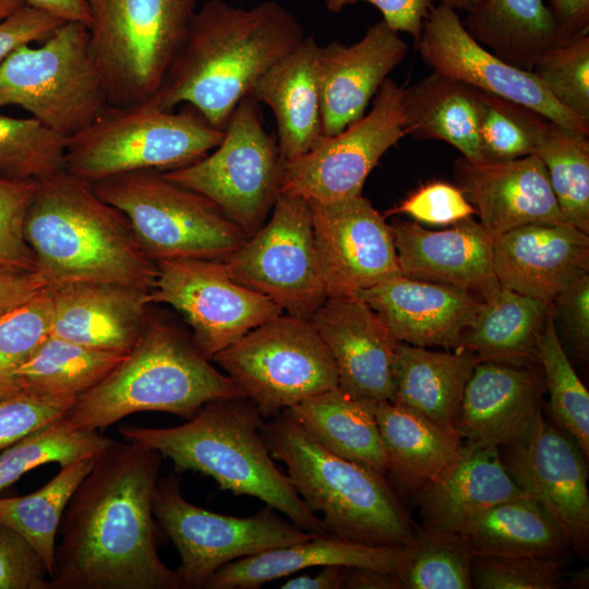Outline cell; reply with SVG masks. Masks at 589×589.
Here are the masks:
<instances>
[{"label":"cell","instance_id":"obj_47","mask_svg":"<svg viewBox=\"0 0 589 589\" xmlns=\"http://www.w3.org/2000/svg\"><path fill=\"white\" fill-rule=\"evenodd\" d=\"M52 296L50 286L0 312V398L14 371L50 334Z\"/></svg>","mask_w":589,"mask_h":589},{"label":"cell","instance_id":"obj_21","mask_svg":"<svg viewBox=\"0 0 589 589\" xmlns=\"http://www.w3.org/2000/svg\"><path fill=\"white\" fill-rule=\"evenodd\" d=\"M408 45L383 20L363 37L333 40L317 50L320 106L324 137L341 132L365 115L382 83L405 59Z\"/></svg>","mask_w":589,"mask_h":589},{"label":"cell","instance_id":"obj_28","mask_svg":"<svg viewBox=\"0 0 589 589\" xmlns=\"http://www.w3.org/2000/svg\"><path fill=\"white\" fill-rule=\"evenodd\" d=\"M422 528L458 533L492 506L526 494L505 469L498 447L464 442L458 454L417 493Z\"/></svg>","mask_w":589,"mask_h":589},{"label":"cell","instance_id":"obj_17","mask_svg":"<svg viewBox=\"0 0 589 589\" xmlns=\"http://www.w3.org/2000/svg\"><path fill=\"white\" fill-rule=\"evenodd\" d=\"M514 482L555 521L569 548L589 550L587 457L576 441L541 416L518 442L500 448Z\"/></svg>","mask_w":589,"mask_h":589},{"label":"cell","instance_id":"obj_39","mask_svg":"<svg viewBox=\"0 0 589 589\" xmlns=\"http://www.w3.org/2000/svg\"><path fill=\"white\" fill-rule=\"evenodd\" d=\"M95 457L62 466L49 482L31 494L0 497V522L13 528L32 544L46 563L50 578L62 516Z\"/></svg>","mask_w":589,"mask_h":589},{"label":"cell","instance_id":"obj_8","mask_svg":"<svg viewBox=\"0 0 589 589\" xmlns=\"http://www.w3.org/2000/svg\"><path fill=\"white\" fill-rule=\"evenodd\" d=\"M91 50L107 104L152 99L180 48L197 0H86Z\"/></svg>","mask_w":589,"mask_h":589},{"label":"cell","instance_id":"obj_57","mask_svg":"<svg viewBox=\"0 0 589 589\" xmlns=\"http://www.w3.org/2000/svg\"><path fill=\"white\" fill-rule=\"evenodd\" d=\"M546 4L570 37L589 29V0H548Z\"/></svg>","mask_w":589,"mask_h":589},{"label":"cell","instance_id":"obj_50","mask_svg":"<svg viewBox=\"0 0 589 589\" xmlns=\"http://www.w3.org/2000/svg\"><path fill=\"white\" fill-rule=\"evenodd\" d=\"M74 397L12 395L0 398V452L27 433L64 416Z\"/></svg>","mask_w":589,"mask_h":589},{"label":"cell","instance_id":"obj_29","mask_svg":"<svg viewBox=\"0 0 589 589\" xmlns=\"http://www.w3.org/2000/svg\"><path fill=\"white\" fill-rule=\"evenodd\" d=\"M318 46L313 35H306L260 77L250 93L274 115L283 161L308 153L325 139L317 76Z\"/></svg>","mask_w":589,"mask_h":589},{"label":"cell","instance_id":"obj_34","mask_svg":"<svg viewBox=\"0 0 589 589\" xmlns=\"http://www.w3.org/2000/svg\"><path fill=\"white\" fill-rule=\"evenodd\" d=\"M481 91L433 72L402 89L404 128L417 140H442L472 163L484 161L479 142Z\"/></svg>","mask_w":589,"mask_h":589},{"label":"cell","instance_id":"obj_18","mask_svg":"<svg viewBox=\"0 0 589 589\" xmlns=\"http://www.w3.org/2000/svg\"><path fill=\"white\" fill-rule=\"evenodd\" d=\"M309 206L327 298L353 296L401 275L392 227L362 194Z\"/></svg>","mask_w":589,"mask_h":589},{"label":"cell","instance_id":"obj_43","mask_svg":"<svg viewBox=\"0 0 589 589\" xmlns=\"http://www.w3.org/2000/svg\"><path fill=\"white\" fill-rule=\"evenodd\" d=\"M472 555L457 533L417 528L404 546L396 577L400 589H470Z\"/></svg>","mask_w":589,"mask_h":589},{"label":"cell","instance_id":"obj_42","mask_svg":"<svg viewBox=\"0 0 589 589\" xmlns=\"http://www.w3.org/2000/svg\"><path fill=\"white\" fill-rule=\"evenodd\" d=\"M538 363L549 393L553 424L589 456V393L570 363L550 313L537 341Z\"/></svg>","mask_w":589,"mask_h":589},{"label":"cell","instance_id":"obj_54","mask_svg":"<svg viewBox=\"0 0 589 589\" xmlns=\"http://www.w3.org/2000/svg\"><path fill=\"white\" fill-rule=\"evenodd\" d=\"M62 23L61 19L24 3L0 21V62L23 45L43 41Z\"/></svg>","mask_w":589,"mask_h":589},{"label":"cell","instance_id":"obj_26","mask_svg":"<svg viewBox=\"0 0 589 589\" xmlns=\"http://www.w3.org/2000/svg\"><path fill=\"white\" fill-rule=\"evenodd\" d=\"M50 289V335L87 348L127 354L145 329L149 291L100 281L64 283Z\"/></svg>","mask_w":589,"mask_h":589},{"label":"cell","instance_id":"obj_3","mask_svg":"<svg viewBox=\"0 0 589 589\" xmlns=\"http://www.w3.org/2000/svg\"><path fill=\"white\" fill-rule=\"evenodd\" d=\"M24 236L50 286L113 283L151 291L157 266L125 215L65 170L37 181Z\"/></svg>","mask_w":589,"mask_h":589},{"label":"cell","instance_id":"obj_32","mask_svg":"<svg viewBox=\"0 0 589 589\" xmlns=\"http://www.w3.org/2000/svg\"><path fill=\"white\" fill-rule=\"evenodd\" d=\"M461 23L494 56L527 71L572 38L544 0H478Z\"/></svg>","mask_w":589,"mask_h":589},{"label":"cell","instance_id":"obj_61","mask_svg":"<svg viewBox=\"0 0 589 589\" xmlns=\"http://www.w3.org/2000/svg\"><path fill=\"white\" fill-rule=\"evenodd\" d=\"M569 578V581H567V585H573L575 588H587L588 587V568L575 572L567 576Z\"/></svg>","mask_w":589,"mask_h":589},{"label":"cell","instance_id":"obj_24","mask_svg":"<svg viewBox=\"0 0 589 589\" xmlns=\"http://www.w3.org/2000/svg\"><path fill=\"white\" fill-rule=\"evenodd\" d=\"M543 384L534 365L478 361L457 423L464 442L501 448L525 437L542 416Z\"/></svg>","mask_w":589,"mask_h":589},{"label":"cell","instance_id":"obj_20","mask_svg":"<svg viewBox=\"0 0 589 589\" xmlns=\"http://www.w3.org/2000/svg\"><path fill=\"white\" fill-rule=\"evenodd\" d=\"M328 348L338 387L359 400H392L399 340L358 294L327 298L311 317Z\"/></svg>","mask_w":589,"mask_h":589},{"label":"cell","instance_id":"obj_23","mask_svg":"<svg viewBox=\"0 0 589 589\" xmlns=\"http://www.w3.org/2000/svg\"><path fill=\"white\" fill-rule=\"evenodd\" d=\"M390 227L401 275L465 289L482 300L501 289L494 238L472 216L440 231L399 219Z\"/></svg>","mask_w":589,"mask_h":589},{"label":"cell","instance_id":"obj_55","mask_svg":"<svg viewBox=\"0 0 589 589\" xmlns=\"http://www.w3.org/2000/svg\"><path fill=\"white\" fill-rule=\"evenodd\" d=\"M327 11L340 13L346 7L359 1L378 9L383 21L395 32L412 36L414 45L420 40L423 24L432 8V0H324Z\"/></svg>","mask_w":589,"mask_h":589},{"label":"cell","instance_id":"obj_52","mask_svg":"<svg viewBox=\"0 0 589 589\" xmlns=\"http://www.w3.org/2000/svg\"><path fill=\"white\" fill-rule=\"evenodd\" d=\"M392 213H405L430 225H455L476 214L458 187L431 182L411 193Z\"/></svg>","mask_w":589,"mask_h":589},{"label":"cell","instance_id":"obj_37","mask_svg":"<svg viewBox=\"0 0 589 589\" xmlns=\"http://www.w3.org/2000/svg\"><path fill=\"white\" fill-rule=\"evenodd\" d=\"M457 534L472 556H561L569 548L560 527L529 495L492 506Z\"/></svg>","mask_w":589,"mask_h":589},{"label":"cell","instance_id":"obj_5","mask_svg":"<svg viewBox=\"0 0 589 589\" xmlns=\"http://www.w3.org/2000/svg\"><path fill=\"white\" fill-rule=\"evenodd\" d=\"M243 397L180 330L148 316L133 349L65 413L77 429H105L136 412L190 420L207 402Z\"/></svg>","mask_w":589,"mask_h":589},{"label":"cell","instance_id":"obj_59","mask_svg":"<svg viewBox=\"0 0 589 589\" xmlns=\"http://www.w3.org/2000/svg\"><path fill=\"white\" fill-rule=\"evenodd\" d=\"M25 4L50 13L64 22H91L86 0H23Z\"/></svg>","mask_w":589,"mask_h":589},{"label":"cell","instance_id":"obj_60","mask_svg":"<svg viewBox=\"0 0 589 589\" xmlns=\"http://www.w3.org/2000/svg\"><path fill=\"white\" fill-rule=\"evenodd\" d=\"M344 588L400 589L396 574L369 568H347Z\"/></svg>","mask_w":589,"mask_h":589},{"label":"cell","instance_id":"obj_51","mask_svg":"<svg viewBox=\"0 0 589 589\" xmlns=\"http://www.w3.org/2000/svg\"><path fill=\"white\" fill-rule=\"evenodd\" d=\"M0 589H50L41 556L13 528L0 522Z\"/></svg>","mask_w":589,"mask_h":589},{"label":"cell","instance_id":"obj_49","mask_svg":"<svg viewBox=\"0 0 589 589\" xmlns=\"http://www.w3.org/2000/svg\"><path fill=\"white\" fill-rule=\"evenodd\" d=\"M36 188L37 181L0 177V263L38 268L24 236V221Z\"/></svg>","mask_w":589,"mask_h":589},{"label":"cell","instance_id":"obj_63","mask_svg":"<svg viewBox=\"0 0 589 589\" xmlns=\"http://www.w3.org/2000/svg\"><path fill=\"white\" fill-rule=\"evenodd\" d=\"M440 3L447 4L454 9H458L468 13L473 9L478 0H438Z\"/></svg>","mask_w":589,"mask_h":589},{"label":"cell","instance_id":"obj_38","mask_svg":"<svg viewBox=\"0 0 589 589\" xmlns=\"http://www.w3.org/2000/svg\"><path fill=\"white\" fill-rule=\"evenodd\" d=\"M124 356L87 348L49 334L14 371L2 397L77 398L101 381Z\"/></svg>","mask_w":589,"mask_h":589},{"label":"cell","instance_id":"obj_16","mask_svg":"<svg viewBox=\"0 0 589 589\" xmlns=\"http://www.w3.org/2000/svg\"><path fill=\"white\" fill-rule=\"evenodd\" d=\"M151 303L181 313L196 348L212 358L251 329L284 313L267 297L232 279L223 260L175 259L156 263Z\"/></svg>","mask_w":589,"mask_h":589},{"label":"cell","instance_id":"obj_40","mask_svg":"<svg viewBox=\"0 0 589 589\" xmlns=\"http://www.w3.org/2000/svg\"><path fill=\"white\" fill-rule=\"evenodd\" d=\"M588 135L548 120L534 151L545 167L565 219L586 233H589Z\"/></svg>","mask_w":589,"mask_h":589},{"label":"cell","instance_id":"obj_6","mask_svg":"<svg viewBox=\"0 0 589 589\" xmlns=\"http://www.w3.org/2000/svg\"><path fill=\"white\" fill-rule=\"evenodd\" d=\"M261 434L308 508L323 514L330 536L382 546L412 541L417 527L385 476L326 450L286 411L263 420Z\"/></svg>","mask_w":589,"mask_h":589},{"label":"cell","instance_id":"obj_41","mask_svg":"<svg viewBox=\"0 0 589 589\" xmlns=\"http://www.w3.org/2000/svg\"><path fill=\"white\" fill-rule=\"evenodd\" d=\"M112 438L97 430L75 428L64 416L27 433L0 455V492L23 474L45 464L61 467L95 457Z\"/></svg>","mask_w":589,"mask_h":589},{"label":"cell","instance_id":"obj_13","mask_svg":"<svg viewBox=\"0 0 589 589\" xmlns=\"http://www.w3.org/2000/svg\"><path fill=\"white\" fill-rule=\"evenodd\" d=\"M153 514L175 544L181 588H204L223 566L272 549L308 541L304 531L269 506L250 517L221 515L188 502L175 473L157 480Z\"/></svg>","mask_w":589,"mask_h":589},{"label":"cell","instance_id":"obj_22","mask_svg":"<svg viewBox=\"0 0 589 589\" xmlns=\"http://www.w3.org/2000/svg\"><path fill=\"white\" fill-rule=\"evenodd\" d=\"M454 172L457 187L493 238L526 225L568 224L534 154L506 161L472 163L461 157Z\"/></svg>","mask_w":589,"mask_h":589},{"label":"cell","instance_id":"obj_45","mask_svg":"<svg viewBox=\"0 0 589 589\" xmlns=\"http://www.w3.org/2000/svg\"><path fill=\"white\" fill-rule=\"evenodd\" d=\"M548 119L536 110L481 92L479 142L484 161H506L534 154Z\"/></svg>","mask_w":589,"mask_h":589},{"label":"cell","instance_id":"obj_7","mask_svg":"<svg viewBox=\"0 0 589 589\" xmlns=\"http://www.w3.org/2000/svg\"><path fill=\"white\" fill-rule=\"evenodd\" d=\"M223 137L224 130L190 106L176 112L159 108L154 98L130 106L106 104L67 137L64 170L88 183L140 170L165 172L204 157Z\"/></svg>","mask_w":589,"mask_h":589},{"label":"cell","instance_id":"obj_36","mask_svg":"<svg viewBox=\"0 0 589 589\" xmlns=\"http://www.w3.org/2000/svg\"><path fill=\"white\" fill-rule=\"evenodd\" d=\"M549 314L544 301L501 287L483 301L456 350L470 351L479 361L534 365L538 336Z\"/></svg>","mask_w":589,"mask_h":589},{"label":"cell","instance_id":"obj_12","mask_svg":"<svg viewBox=\"0 0 589 589\" xmlns=\"http://www.w3.org/2000/svg\"><path fill=\"white\" fill-rule=\"evenodd\" d=\"M283 160L264 128L260 104L244 97L221 142L204 157L163 172L218 206L249 237L266 221L279 195Z\"/></svg>","mask_w":589,"mask_h":589},{"label":"cell","instance_id":"obj_2","mask_svg":"<svg viewBox=\"0 0 589 589\" xmlns=\"http://www.w3.org/2000/svg\"><path fill=\"white\" fill-rule=\"evenodd\" d=\"M305 36L299 20L277 1L247 9L207 0L192 15L153 98L169 111L185 104L225 130L260 77Z\"/></svg>","mask_w":589,"mask_h":589},{"label":"cell","instance_id":"obj_19","mask_svg":"<svg viewBox=\"0 0 589 589\" xmlns=\"http://www.w3.org/2000/svg\"><path fill=\"white\" fill-rule=\"evenodd\" d=\"M416 48L433 72L516 101L550 121L589 134V121L561 106L532 71L501 60L477 43L453 7L432 5Z\"/></svg>","mask_w":589,"mask_h":589},{"label":"cell","instance_id":"obj_4","mask_svg":"<svg viewBox=\"0 0 589 589\" xmlns=\"http://www.w3.org/2000/svg\"><path fill=\"white\" fill-rule=\"evenodd\" d=\"M263 420L248 398L233 397L205 404L177 426L124 424L119 433L170 459L176 472L212 477L220 490L256 497L304 531L328 536L323 520L308 508L287 473L274 462L261 434Z\"/></svg>","mask_w":589,"mask_h":589},{"label":"cell","instance_id":"obj_11","mask_svg":"<svg viewBox=\"0 0 589 589\" xmlns=\"http://www.w3.org/2000/svg\"><path fill=\"white\" fill-rule=\"evenodd\" d=\"M212 361L264 420L338 387L335 362L311 321L289 314L251 329Z\"/></svg>","mask_w":589,"mask_h":589},{"label":"cell","instance_id":"obj_33","mask_svg":"<svg viewBox=\"0 0 589 589\" xmlns=\"http://www.w3.org/2000/svg\"><path fill=\"white\" fill-rule=\"evenodd\" d=\"M479 360L470 351H434L399 341L390 401L457 429L465 388Z\"/></svg>","mask_w":589,"mask_h":589},{"label":"cell","instance_id":"obj_46","mask_svg":"<svg viewBox=\"0 0 589 589\" xmlns=\"http://www.w3.org/2000/svg\"><path fill=\"white\" fill-rule=\"evenodd\" d=\"M532 72L561 106L589 121L588 31L546 52Z\"/></svg>","mask_w":589,"mask_h":589},{"label":"cell","instance_id":"obj_64","mask_svg":"<svg viewBox=\"0 0 589 589\" xmlns=\"http://www.w3.org/2000/svg\"><path fill=\"white\" fill-rule=\"evenodd\" d=\"M232 1H238V2H240V1H244V0H232Z\"/></svg>","mask_w":589,"mask_h":589},{"label":"cell","instance_id":"obj_44","mask_svg":"<svg viewBox=\"0 0 589 589\" xmlns=\"http://www.w3.org/2000/svg\"><path fill=\"white\" fill-rule=\"evenodd\" d=\"M67 137L33 117L0 113V177L39 181L64 170Z\"/></svg>","mask_w":589,"mask_h":589},{"label":"cell","instance_id":"obj_27","mask_svg":"<svg viewBox=\"0 0 589 589\" xmlns=\"http://www.w3.org/2000/svg\"><path fill=\"white\" fill-rule=\"evenodd\" d=\"M501 287L550 304L589 272V233L572 225H526L494 238Z\"/></svg>","mask_w":589,"mask_h":589},{"label":"cell","instance_id":"obj_48","mask_svg":"<svg viewBox=\"0 0 589 589\" xmlns=\"http://www.w3.org/2000/svg\"><path fill=\"white\" fill-rule=\"evenodd\" d=\"M561 556H472L471 577L478 589H556L567 585Z\"/></svg>","mask_w":589,"mask_h":589},{"label":"cell","instance_id":"obj_25","mask_svg":"<svg viewBox=\"0 0 589 589\" xmlns=\"http://www.w3.org/2000/svg\"><path fill=\"white\" fill-rule=\"evenodd\" d=\"M401 342L456 350L483 301L457 287L396 275L357 293Z\"/></svg>","mask_w":589,"mask_h":589},{"label":"cell","instance_id":"obj_14","mask_svg":"<svg viewBox=\"0 0 589 589\" xmlns=\"http://www.w3.org/2000/svg\"><path fill=\"white\" fill-rule=\"evenodd\" d=\"M223 261L233 280L286 314L310 321L327 299L304 199L279 194L268 221Z\"/></svg>","mask_w":589,"mask_h":589},{"label":"cell","instance_id":"obj_56","mask_svg":"<svg viewBox=\"0 0 589 589\" xmlns=\"http://www.w3.org/2000/svg\"><path fill=\"white\" fill-rule=\"evenodd\" d=\"M48 286L38 268L0 263V312L25 302Z\"/></svg>","mask_w":589,"mask_h":589},{"label":"cell","instance_id":"obj_1","mask_svg":"<svg viewBox=\"0 0 589 589\" xmlns=\"http://www.w3.org/2000/svg\"><path fill=\"white\" fill-rule=\"evenodd\" d=\"M163 456L111 441L71 496L50 589H180L158 554L153 496Z\"/></svg>","mask_w":589,"mask_h":589},{"label":"cell","instance_id":"obj_30","mask_svg":"<svg viewBox=\"0 0 589 589\" xmlns=\"http://www.w3.org/2000/svg\"><path fill=\"white\" fill-rule=\"evenodd\" d=\"M404 546L370 545L334 536L280 546L231 562L206 582L207 589H254L310 567L342 566L396 574Z\"/></svg>","mask_w":589,"mask_h":589},{"label":"cell","instance_id":"obj_15","mask_svg":"<svg viewBox=\"0 0 589 589\" xmlns=\"http://www.w3.org/2000/svg\"><path fill=\"white\" fill-rule=\"evenodd\" d=\"M402 89L387 77L366 115L308 153L283 161L279 194L308 202L361 195L381 157L406 135Z\"/></svg>","mask_w":589,"mask_h":589},{"label":"cell","instance_id":"obj_62","mask_svg":"<svg viewBox=\"0 0 589 589\" xmlns=\"http://www.w3.org/2000/svg\"><path fill=\"white\" fill-rule=\"evenodd\" d=\"M23 4V0H0V21Z\"/></svg>","mask_w":589,"mask_h":589},{"label":"cell","instance_id":"obj_35","mask_svg":"<svg viewBox=\"0 0 589 589\" xmlns=\"http://www.w3.org/2000/svg\"><path fill=\"white\" fill-rule=\"evenodd\" d=\"M285 411L326 450L387 476V454L365 400L336 387Z\"/></svg>","mask_w":589,"mask_h":589},{"label":"cell","instance_id":"obj_10","mask_svg":"<svg viewBox=\"0 0 589 589\" xmlns=\"http://www.w3.org/2000/svg\"><path fill=\"white\" fill-rule=\"evenodd\" d=\"M107 104L88 27L64 22L40 43L23 45L0 62V108L17 106L69 137Z\"/></svg>","mask_w":589,"mask_h":589},{"label":"cell","instance_id":"obj_31","mask_svg":"<svg viewBox=\"0 0 589 589\" xmlns=\"http://www.w3.org/2000/svg\"><path fill=\"white\" fill-rule=\"evenodd\" d=\"M387 454V474L407 492L417 493L458 454L464 438L457 429L389 400H365Z\"/></svg>","mask_w":589,"mask_h":589},{"label":"cell","instance_id":"obj_58","mask_svg":"<svg viewBox=\"0 0 589 589\" xmlns=\"http://www.w3.org/2000/svg\"><path fill=\"white\" fill-rule=\"evenodd\" d=\"M349 567L325 566L315 575H299L280 586L281 589H339L344 588Z\"/></svg>","mask_w":589,"mask_h":589},{"label":"cell","instance_id":"obj_9","mask_svg":"<svg viewBox=\"0 0 589 589\" xmlns=\"http://www.w3.org/2000/svg\"><path fill=\"white\" fill-rule=\"evenodd\" d=\"M121 211L155 264L175 259L224 260L249 236L205 196L156 170L132 171L91 183Z\"/></svg>","mask_w":589,"mask_h":589},{"label":"cell","instance_id":"obj_53","mask_svg":"<svg viewBox=\"0 0 589 589\" xmlns=\"http://www.w3.org/2000/svg\"><path fill=\"white\" fill-rule=\"evenodd\" d=\"M551 305H554L572 350L581 359H587L589 351V274L577 278L562 290Z\"/></svg>","mask_w":589,"mask_h":589}]
</instances>
